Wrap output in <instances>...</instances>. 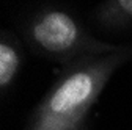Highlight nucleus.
Here are the masks:
<instances>
[{
  "mask_svg": "<svg viewBox=\"0 0 132 130\" xmlns=\"http://www.w3.org/2000/svg\"><path fill=\"white\" fill-rule=\"evenodd\" d=\"M76 24L63 13H51L35 27V38L49 50H64L76 39Z\"/></svg>",
  "mask_w": 132,
  "mask_h": 130,
  "instance_id": "f257e3e1",
  "label": "nucleus"
},
{
  "mask_svg": "<svg viewBox=\"0 0 132 130\" xmlns=\"http://www.w3.org/2000/svg\"><path fill=\"white\" fill-rule=\"evenodd\" d=\"M91 78L87 74H76L58 88L54 94L51 107L54 111L64 113L82 104L91 92Z\"/></svg>",
  "mask_w": 132,
  "mask_h": 130,
  "instance_id": "f03ea898",
  "label": "nucleus"
},
{
  "mask_svg": "<svg viewBox=\"0 0 132 130\" xmlns=\"http://www.w3.org/2000/svg\"><path fill=\"white\" fill-rule=\"evenodd\" d=\"M16 68H18V55L8 45L0 47V83L10 82Z\"/></svg>",
  "mask_w": 132,
  "mask_h": 130,
  "instance_id": "7ed1b4c3",
  "label": "nucleus"
},
{
  "mask_svg": "<svg viewBox=\"0 0 132 130\" xmlns=\"http://www.w3.org/2000/svg\"><path fill=\"white\" fill-rule=\"evenodd\" d=\"M120 5L123 6L124 11H127L132 16V0H120Z\"/></svg>",
  "mask_w": 132,
  "mask_h": 130,
  "instance_id": "20e7f679",
  "label": "nucleus"
}]
</instances>
